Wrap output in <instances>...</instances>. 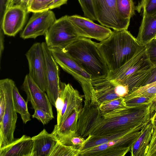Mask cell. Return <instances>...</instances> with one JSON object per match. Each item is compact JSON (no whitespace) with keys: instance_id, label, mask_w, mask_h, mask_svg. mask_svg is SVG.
Wrapping results in <instances>:
<instances>
[{"instance_id":"6da1fadb","label":"cell","mask_w":156,"mask_h":156,"mask_svg":"<svg viewBox=\"0 0 156 156\" xmlns=\"http://www.w3.org/2000/svg\"><path fill=\"white\" fill-rule=\"evenodd\" d=\"M150 102L108 112L98 106L84 104L79 115L77 132L84 139L112 134L150 121Z\"/></svg>"},{"instance_id":"7a4b0ae2","label":"cell","mask_w":156,"mask_h":156,"mask_svg":"<svg viewBox=\"0 0 156 156\" xmlns=\"http://www.w3.org/2000/svg\"><path fill=\"white\" fill-rule=\"evenodd\" d=\"M141 46L127 30H114L108 37L98 43L99 49L109 71L123 65Z\"/></svg>"},{"instance_id":"3957f363","label":"cell","mask_w":156,"mask_h":156,"mask_svg":"<svg viewBox=\"0 0 156 156\" xmlns=\"http://www.w3.org/2000/svg\"><path fill=\"white\" fill-rule=\"evenodd\" d=\"M91 76V80L107 76L108 69L98 46L90 38L79 37L64 48Z\"/></svg>"},{"instance_id":"277c9868","label":"cell","mask_w":156,"mask_h":156,"mask_svg":"<svg viewBox=\"0 0 156 156\" xmlns=\"http://www.w3.org/2000/svg\"><path fill=\"white\" fill-rule=\"evenodd\" d=\"M153 67L148 58L146 46H141L123 65L108 71L107 77L109 80L121 81L128 86L130 93L145 85Z\"/></svg>"},{"instance_id":"5b68a950","label":"cell","mask_w":156,"mask_h":156,"mask_svg":"<svg viewBox=\"0 0 156 156\" xmlns=\"http://www.w3.org/2000/svg\"><path fill=\"white\" fill-rule=\"evenodd\" d=\"M147 123L140 124L123 136L106 143L79 151L80 156H124L138 138Z\"/></svg>"},{"instance_id":"8992f818","label":"cell","mask_w":156,"mask_h":156,"mask_svg":"<svg viewBox=\"0 0 156 156\" xmlns=\"http://www.w3.org/2000/svg\"><path fill=\"white\" fill-rule=\"evenodd\" d=\"M15 85L14 82L11 79L5 78L0 80V89L4 93L6 103L3 119L0 123V149L15 139L14 133L17 119L12 97V90Z\"/></svg>"},{"instance_id":"52a82bcc","label":"cell","mask_w":156,"mask_h":156,"mask_svg":"<svg viewBox=\"0 0 156 156\" xmlns=\"http://www.w3.org/2000/svg\"><path fill=\"white\" fill-rule=\"evenodd\" d=\"M67 15L56 20L45 34L49 48L64 49L80 37Z\"/></svg>"},{"instance_id":"ba28073f","label":"cell","mask_w":156,"mask_h":156,"mask_svg":"<svg viewBox=\"0 0 156 156\" xmlns=\"http://www.w3.org/2000/svg\"><path fill=\"white\" fill-rule=\"evenodd\" d=\"M98 21L101 25L114 30H127L130 20L125 19L119 14L116 0H92Z\"/></svg>"},{"instance_id":"9c48e42d","label":"cell","mask_w":156,"mask_h":156,"mask_svg":"<svg viewBox=\"0 0 156 156\" xmlns=\"http://www.w3.org/2000/svg\"><path fill=\"white\" fill-rule=\"evenodd\" d=\"M49 48L58 65L79 82L83 93L90 92L92 89L91 76L79 65L64 49Z\"/></svg>"},{"instance_id":"30bf717a","label":"cell","mask_w":156,"mask_h":156,"mask_svg":"<svg viewBox=\"0 0 156 156\" xmlns=\"http://www.w3.org/2000/svg\"><path fill=\"white\" fill-rule=\"evenodd\" d=\"M41 43L45 61L46 91L51 104L55 107L61 90L59 67L45 42Z\"/></svg>"},{"instance_id":"8fae6325","label":"cell","mask_w":156,"mask_h":156,"mask_svg":"<svg viewBox=\"0 0 156 156\" xmlns=\"http://www.w3.org/2000/svg\"><path fill=\"white\" fill-rule=\"evenodd\" d=\"M30 77L44 92L46 91V65L41 43L34 44L26 52Z\"/></svg>"},{"instance_id":"7c38bea8","label":"cell","mask_w":156,"mask_h":156,"mask_svg":"<svg viewBox=\"0 0 156 156\" xmlns=\"http://www.w3.org/2000/svg\"><path fill=\"white\" fill-rule=\"evenodd\" d=\"M79 36L101 41L108 37L112 31L109 28L94 23L86 17L75 15L68 16Z\"/></svg>"},{"instance_id":"4fadbf2b","label":"cell","mask_w":156,"mask_h":156,"mask_svg":"<svg viewBox=\"0 0 156 156\" xmlns=\"http://www.w3.org/2000/svg\"><path fill=\"white\" fill-rule=\"evenodd\" d=\"M56 20L54 12L50 10L33 12L20 37L24 39H35L45 35Z\"/></svg>"},{"instance_id":"5bb4252c","label":"cell","mask_w":156,"mask_h":156,"mask_svg":"<svg viewBox=\"0 0 156 156\" xmlns=\"http://www.w3.org/2000/svg\"><path fill=\"white\" fill-rule=\"evenodd\" d=\"M22 89L27 94V101L30 102L34 110L37 108L41 109L54 117L52 104L47 95L36 83L29 74L25 76Z\"/></svg>"},{"instance_id":"9a60e30c","label":"cell","mask_w":156,"mask_h":156,"mask_svg":"<svg viewBox=\"0 0 156 156\" xmlns=\"http://www.w3.org/2000/svg\"><path fill=\"white\" fill-rule=\"evenodd\" d=\"M28 12L27 10L19 6L8 7L0 24V29L4 34L14 37L23 27Z\"/></svg>"},{"instance_id":"2e32d148","label":"cell","mask_w":156,"mask_h":156,"mask_svg":"<svg viewBox=\"0 0 156 156\" xmlns=\"http://www.w3.org/2000/svg\"><path fill=\"white\" fill-rule=\"evenodd\" d=\"M60 96L63 101V105L59 122L60 126L75 110H81L83 107V97L69 83H61Z\"/></svg>"},{"instance_id":"e0dca14e","label":"cell","mask_w":156,"mask_h":156,"mask_svg":"<svg viewBox=\"0 0 156 156\" xmlns=\"http://www.w3.org/2000/svg\"><path fill=\"white\" fill-rule=\"evenodd\" d=\"M93 90V98L92 103L87 104L99 106L102 103L119 97L116 94L112 80L106 77L91 80Z\"/></svg>"},{"instance_id":"ac0fdd59","label":"cell","mask_w":156,"mask_h":156,"mask_svg":"<svg viewBox=\"0 0 156 156\" xmlns=\"http://www.w3.org/2000/svg\"><path fill=\"white\" fill-rule=\"evenodd\" d=\"M33 147L31 156H50L58 139L54 134L44 129L32 137Z\"/></svg>"},{"instance_id":"d6986e66","label":"cell","mask_w":156,"mask_h":156,"mask_svg":"<svg viewBox=\"0 0 156 156\" xmlns=\"http://www.w3.org/2000/svg\"><path fill=\"white\" fill-rule=\"evenodd\" d=\"M33 147L32 137L24 135L0 149V156H31Z\"/></svg>"},{"instance_id":"ffe728a7","label":"cell","mask_w":156,"mask_h":156,"mask_svg":"<svg viewBox=\"0 0 156 156\" xmlns=\"http://www.w3.org/2000/svg\"><path fill=\"white\" fill-rule=\"evenodd\" d=\"M156 36V13L143 15L136 39L141 46H145Z\"/></svg>"},{"instance_id":"44dd1931","label":"cell","mask_w":156,"mask_h":156,"mask_svg":"<svg viewBox=\"0 0 156 156\" xmlns=\"http://www.w3.org/2000/svg\"><path fill=\"white\" fill-rule=\"evenodd\" d=\"M154 130L150 121L141 129L140 135L132 145L130 151L131 156H146Z\"/></svg>"},{"instance_id":"7402d4cb","label":"cell","mask_w":156,"mask_h":156,"mask_svg":"<svg viewBox=\"0 0 156 156\" xmlns=\"http://www.w3.org/2000/svg\"><path fill=\"white\" fill-rule=\"evenodd\" d=\"M81 110H74L60 126L56 124L51 133L57 136L72 134L78 132V122Z\"/></svg>"},{"instance_id":"603a6c76","label":"cell","mask_w":156,"mask_h":156,"mask_svg":"<svg viewBox=\"0 0 156 156\" xmlns=\"http://www.w3.org/2000/svg\"><path fill=\"white\" fill-rule=\"evenodd\" d=\"M12 97L15 109L17 113L20 115L23 123L26 124L31 120L28 109V102L21 96L15 85L13 88Z\"/></svg>"},{"instance_id":"cb8c5ba5","label":"cell","mask_w":156,"mask_h":156,"mask_svg":"<svg viewBox=\"0 0 156 156\" xmlns=\"http://www.w3.org/2000/svg\"><path fill=\"white\" fill-rule=\"evenodd\" d=\"M156 95V81L134 89L125 97V100L136 97L151 98Z\"/></svg>"},{"instance_id":"d4e9b609","label":"cell","mask_w":156,"mask_h":156,"mask_svg":"<svg viewBox=\"0 0 156 156\" xmlns=\"http://www.w3.org/2000/svg\"><path fill=\"white\" fill-rule=\"evenodd\" d=\"M117 11L122 18L130 20L135 14L136 10L133 0H116Z\"/></svg>"},{"instance_id":"484cf974","label":"cell","mask_w":156,"mask_h":156,"mask_svg":"<svg viewBox=\"0 0 156 156\" xmlns=\"http://www.w3.org/2000/svg\"><path fill=\"white\" fill-rule=\"evenodd\" d=\"M79 150L72 146L65 145L58 140L50 156H79Z\"/></svg>"},{"instance_id":"4316f807","label":"cell","mask_w":156,"mask_h":156,"mask_svg":"<svg viewBox=\"0 0 156 156\" xmlns=\"http://www.w3.org/2000/svg\"><path fill=\"white\" fill-rule=\"evenodd\" d=\"M99 109L103 112H108L127 106L124 98L120 97L105 101L98 106Z\"/></svg>"},{"instance_id":"83f0119b","label":"cell","mask_w":156,"mask_h":156,"mask_svg":"<svg viewBox=\"0 0 156 156\" xmlns=\"http://www.w3.org/2000/svg\"><path fill=\"white\" fill-rule=\"evenodd\" d=\"M136 10L139 12L142 11L143 16L154 14L156 13V0H141Z\"/></svg>"},{"instance_id":"f1b7e54d","label":"cell","mask_w":156,"mask_h":156,"mask_svg":"<svg viewBox=\"0 0 156 156\" xmlns=\"http://www.w3.org/2000/svg\"><path fill=\"white\" fill-rule=\"evenodd\" d=\"M85 17L93 21L97 20L92 0H78Z\"/></svg>"},{"instance_id":"f546056e","label":"cell","mask_w":156,"mask_h":156,"mask_svg":"<svg viewBox=\"0 0 156 156\" xmlns=\"http://www.w3.org/2000/svg\"><path fill=\"white\" fill-rule=\"evenodd\" d=\"M53 0H33L27 9L28 12L33 13L49 10L48 7Z\"/></svg>"},{"instance_id":"4dcf8cb0","label":"cell","mask_w":156,"mask_h":156,"mask_svg":"<svg viewBox=\"0 0 156 156\" xmlns=\"http://www.w3.org/2000/svg\"><path fill=\"white\" fill-rule=\"evenodd\" d=\"M148 59L152 65L156 67V40L154 39L145 45Z\"/></svg>"},{"instance_id":"1f68e13d","label":"cell","mask_w":156,"mask_h":156,"mask_svg":"<svg viewBox=\"0 0 156 156\" xmlns=\"http://www.w3.org/2000/svg\"><path fill=\"white\" fill-rule=\"evenodd\" d=\"M32 117L37 119L44 125L48 124L54 118L48 112L39 108L34 110V112L32 115Z\"/></svg>"},{"instance_id":"d6a6232c","label":"cell","mask_w":156,"mask_h":156,"mask_svg":"<svg viewBox=\"0 0 156 156\" xmlns=\"http://www.w3.org/2000/svg\"><path fill=\"white\" fill-rule=\"evenodd\" d=\"M113 82L115 91L118 96L124 98L129 94V90L127 85L120 80H111Z\"/></svg>"},{"instance_id":"836d02e7","label":"cell","mask_w":156,"mask_h":156,"mask_svg":"<svg viewBox=\"0 0 156 156\" xmlns=\"http://www.w3.org/2000/svg\"><path fill=\"white\" fill-rule=\"evenodd\" d=\"M150 98L144 97H136L125 100V101L127 106L131 107L149 102Z\"/></svg>"},{"instance_id":"e575fe53","label":"cell","mask_w":156,"mask_h":156,"mask_svg":"<svg viewBox=\"0 0 156 156\" xmlns=\"http://www.w3.org/2000/svg\"><path fill=\"white\" fill-rule=\"evenodd\" d=\"M146 156H156V129L154 128Z\"/></svg>"},{"instance_id":"d590c367","label":"cell","mask_w":156,"mask_h":156,"mask_svg":"<svg viewBox=\"0 0 156 156\" xmlns=\"http://www.w3.org/2000/svg\"><path fill=\"white\" fill-rule=\"evenodd\" d=\"M5 100L4 93L2 89H0V123L2 120L5 108Z\"/></svg>"},{"instance_id":"8d00e7d4","label":"cell","mask_w":156,"mask_h":156,"mask_svg":"<svg viewBox=\"0 0 156 156\" xmlns=\"http://www.w3.org/2000/svg\"><path fill=\"white\" fill-rule=\"evenodd\" d=\"M29 1V0H10L8 8L13 6H17L22 7L27 11Z\"/></svg>"},{"instance_id":"74e56055","label":"cell","mask_w":156,"mask_h":156,"mask_svg":"<svg viewBox=\"0 0 156 156\" xmlns=\"http://www.w3.org/2000/svg\"><path fill=\"white\" fill-rule=\"evenodd\" d=\"M63 105V101L59 96L58 98L55 103V107L57 111V124L59 122Z\"/></svg>"},{"instance_id":"f35d334b","label":"cell","mask_w":156,"mask_h":156,"mask_svg":"<svg viewBox=\"0 0 156 156\" xmlns=\"http://www.w3.org/2000/svg\"><path fill=\"white\" fill-rule=\"evenodd\" d=\"M10 0H0V24L7 10Z\"/></svg>"},{"instance_id":"ab89813d","label":"cell","mask_w":156,"mask_h":156,"mask_svg":"<svg viewBox=\"0 0 156 156\" xmlns=\"http://www.w3.org/2000/svg\"><path fill=\"white\" fill-rule=\"evenodd\" d=\"M68 0H53L49 5L48 9L49 10L58 8L62 5L66 4Z\"/></svg>"},{"instance_id":"60d3db41","label":"cell","mask_w":156,"mask_h":156,"mask_svg":"<svg viewBox=\"0 0 156 156\" xmlns=\"http://www.w3.org/2000/svg\"><path fill=\"white\" fill-rule=\"evenodd\" d=\"M156 81V67L152 68L150 76L145 84V85Z\"/></svg>"},{"instance_id":"b9f144b4","label":"cell","mask_w":156,"mask_h":156,"mask_svg":"<svg viewBox=\"0 0 156 156\" xmlns=\"http://www.w3.org/2000/svg\"><path fill=\"white\" fill-rule=\"evenodd\" d=\"M149 102H150V112L151 114L156 113V95L151 98Z\"/></svg>"},{"instance_id":"7bdbcfd3","label":"cell","mask_w":156,"mask_h":156,"mask_svg":"<svg viewBox=\"0 0 156 156\" xmlns=\"http://www.w3.org/2000/svg\"><path fill=\"white\" fill-rule=\"evenodd\" d=\"M4 33L2 29H0V59L2 57V54L4 48Z\"/></svg>"},{"instance_id":"ee69618b","label":"cell","mask_w":156,"mask_h":156,"mask_svg":"<svg viewBox=\"0 0 156 156\" xmlns=\"http://www.w3.org/2000/svg\"><path fill=\"white\" fill-rule=\"evenodd\" d=\"M150 121L154 127H156V113L153 115L151 118Z\"/></svg>"},{"instance_id":"f6af8a7d","label":"cell","mask_w":156,"mask_h":156,"mask_svg":"<svg viewBox=\"0 0 156 156\" xmlns=\"http://www.w3.org/2000/svg\"><path fill=\"white\" fill-rule=\"evenodd\" d=\"M33 1V0H29V2H28V7L29 6V5H30L31 3Z\"/></svg>"},{"instance_id":"bcb514c9","label":"cell","mask_w":156,"mask_h":156,"mask_svg":"<svg viewBox=\"0 0 156 156\" xmlns=\"http://www.w3.org/2000/svg\"><path fill=\"white\" fill-rule=\"evenodd\" d=\"M154 39L156 40V36L155 38Z\"/></svg>"},{"instance_id":"7dc6e473","label":"cell","mask_w":156,"mask_h":156,"mask_svg":"<svg viewBox=\"0 0 156 156\" xmlns=\"http://www.w3.org/2000/svg\"><path fill=\"white\" fill-rule=\"evenodd\" d=\"M154 128H156V127H154Z\"/></svg>"}]
</instances>
